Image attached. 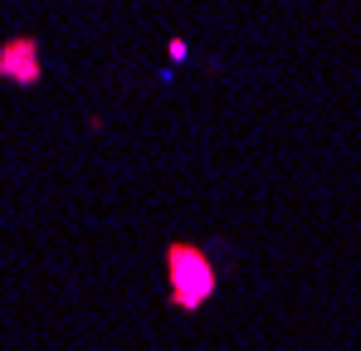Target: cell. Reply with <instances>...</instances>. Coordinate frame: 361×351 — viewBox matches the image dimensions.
I'll use <instances>...</instances> for the list:
<instances>
[{
  "label": "cell",
  "instance_id": "6da1fadb",
  "mask_svg": "<svg viewBox=\"0 0 361 351\" xmlns=\"http://www.w3.org/2000/svg\"><path fill=\"white\" fill-rule=\"evenodd\" d=\"M220 292V269L200 244H166V302L176 312H200Z\"/></svg>",
  "mask_w": 361,
  "mask_h": 351
},
{
  "label": "cell",
  "instance_id": "7a4b0ae2",
  "mask_svg": "<svg viewBox=\"0 0 361 351\" xmlns=\"http://www.w3.org/2000/svg\"><path fill=\"white\" fill-rule=\"evenodd\" d=\"M0 78L15 88H35L44 78V58H39V39L35 35H15L0 44Z\"/></svg>",
  "mask_w": 361,
  "mask_h": 351
},
{
  "label": "cell",
  "instance_id": "3957f363",
  "mask_svg": "<svg viewBox=\"0 0 361 351\" xmlns=\"http://www.w3.org/2000/svg\"><path fill=\"white\" fill-rule=\"evenodd\" d=\"M166 54H171V58H176V63H180V58L190 54V49H185V39H171V44H166Z\"/></svg>",
  "mask_w": 361,
  "mask_h": 351
}]
</instances>
